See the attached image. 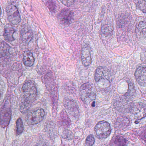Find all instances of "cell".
<instances>
[{
    "label": "cell",
    "instance_id": "6da1fadb",
    "mask_svg": "<svg viewBox=\"0 0 146 146\" xmlns=\"http://www.w3.org/2000/svg\"><path fill=\"white\" fill-rule=\"evenodd\" d=\"M79 94L81 100L84 104H89L96 98V90L93 84L86 83L80 87Z\"/></svg>",
    "mask_w": 146,
    "mask_h": 146
},
{
    "label": "cell",
    "instance_id": "7a4b0ae2",
    "mask_svg": "<svg viewBox=\"0 0 146 146\" xmlns=\"http://www.w3.org/2000/svg\"><path fill=\"white\" fill-rule=\"evenodd\" d=\"M24 96L28 102L34 101L36 96L37 92L35 84L31 81L25 82L22 88Z\"/></svg>",
    "mask_w": 146,
    "mask_h": 146
},
{
    "label": "cell",
    "instance_id": "3957f363",
    "mask_svg": "<svg viewBox=\"0 0 146 146\" xmlns=\"http://www.w3.org/2000/svg\"><path fill=\"white\" fill-rule=\"evenodd\" d=\"M95 131L98 138L105 139L110 135L111 131L110 124L106 121L98 122L95 127Z\"/></svg>",
    "mask_w": 146,
    "mask_h": 146
},
{
    "label": "cell",
    "instance_id": "277c9868",
    "mask_svg": "<svg viewBox=\"0 0 146 146\" xmlns=\"http://www.w3.org/2000/svg\"><path fill=\"white\" fill-rule=\"evenodd\" d=\"M130 112L134 118L141 119L146 116V105L141 102H135L131 105Z\"/></svg>",
    "mask_w": 146,
    "mask_h": 146
},
{
    "label": "cell",
    "instance_id": "5b68a950",
    "mask_svg": "<svg viewBox=\"0 0 146 146\" xmlns=\"http://www.w3.org/2000/svg\"><path fill=\"white\" fill-rule=\"evenodd\" d=\"M1 125L3 128L9 124L11 116V110L10 102L6 100L2 106L1 111Z\"/></svg>",
    "mask_w": 146,
    "mask_h": 146
},
{
    "label": "cell",
    "instance_id": "8992f818",
    "mask_svg": "<svg viewBox=\"0 0 146 146\" xmlns=\"http://www.w3.org/2000/svg\"><path fill=\"white\" fill-rule=\"evenodd\" d=\"M45 115V111L43 109H37L29 113L26 117V122L29 125L36 124L42 121Z\"/></svg>",
    "mask_w": 146,
    "mask_h": 146
},
{
    "label": "cell",
    "instance_id": "52a82bcc",
    "mask_svg": "<svg viewBox=\"0 0 146 146\" xmlns=\"http://www.w3.org/2000/svg\"><path fill=\"white\" fill-rule=\"evenodd\" d=\"M7 19L10 23L14 25H17L21 20L20 15L17 7L13 5H10L6 8Z\"/></svg>",
    "mask_w": 146,
    "mask_h": 146
},
{
    "label": "cell",
    "instance_id": "ba28073f",
    "mask_svg": "<svg viewBox=\"0 0 146 146\" xmlns=\"http://www.w3.org/2000/svg\"><path fill=\"white\" fill-rule=\"evenodd\" d=\"M81 60L83 65L85 67L89 66L91 64V48L87 43L84 44L82 47Z\"/></svg>",
    "mask_w": 146,
    "mask_h": 146
},
{
    "label": "cell",
    "instance_id": "9c48e42d",
    "mask_svg": "<svg viewBox=\"0 0 146 146\" xmlns=\"http://www.w3.org/2000/svg\"><path fill=\"white\" fill-rule=\"evenodd\" d=\"M63 104L70 115L74 117H78L79 113L78 107L74 101L70 99H65Z\"/></svg>",
    "mask_w": 146,
    "mask_h": 146
},
{
    "label": "cell",
    "instance_id": "30bf717a",
    "mask_svg": "<svg viewBox=\"0 0 146 146\" xmlns=\"http://www.w3.org/2000/svg\"><path fill=\"white\" fill-rule=\"evenodd\" d=\"M58 18L62 25L65 26L70 25L73 20V12L69 9H63L60 13Z\"/></svg>",
    "mask_w": 146,
    "mask_h": 146
},
{
    "label": "cell",
    "instance_id": "8fae6325",
    "mask_svg": "<svg viewBox=\"0 0 146 146\" xmlns=\"http://www.w3.org/2000/svg\"><path fill=\"white\" fill-rule=\"evenodd\" d=\"M135 34L138 40L143 43L146 44V23L139 22L135 29Z\"/></svg>",
    "mask_w": 146,
    "mask_h": 146
},
{
    "label": "cell",
    "instance_id": "7c38bea8",
    "mask_svg": "<svg viewBox=\"0 0 146 146\" xmlns=\"http://www.w3.org/2000/svg\"><path fill=\"white\" fill-rule=\"evenodd\" d=\"M135 76L137 82L141 86L146 87V67L139 66L135 71Z\"/></svg>",
    "mask_w": 146,
    "mask_h": 146
},
{
    "label": "cell",
    "instance_id": "4fadbf2b",
    "mask_svg": "<svg viewBox=\"0 0 146 146\" xmlns=\"http://www.w3.org/2000/svg\"><path fill=\"white\" fill-rule=\"evenodd\" d=\"M33 34L31 29L27 25L22 28L20 33V38L23 43L28 44L33 38Z\"/></svg>",
    "mask_w": 146,
    "mask_h": 146
},
{
    "label": "cell",
    "instance_id": "5bb4252c",
    "mask_svg": "<svg viewBox=\"0 0 146 146\" xmlns=\"http://www.w3.org/2000/svg\"><path fill=\"white\" fill-rule=\"evenodd\" d=\"M129 118L126 117H120L118 118L115 122V127L119 130L124 129L130 125Z\"/></svg>",
    "mask_w": 146,
    "mask_h": 146
},
{
    "label": "cell",
    "instance_id": "9a60e30c",
    "mask_svg": "<svg viewBox=\"0 0 146 146\" xmlns=\"http://www.w3.org/2000/svg\"><path fill=\"white\" fill-rule=\"evenodd\" d=\"M58 122L60 126L64 128H68L71 124V122L69 116L64 111H62L60 113Z\"/></svg>",
    "mask_w": 146,
    "mask_h": 146
},
{
    "label": "cell",
    "instance_id": "2e32d148",
    "mask_svg": "<svg viewBox=\"0 0 146 146\" xmlns=\"http://www.w3.org/2000/svg\"><path fill=\"white\" fill-rule=\"evenodd\" d=\"M107 70L102 66H99L96 70L94 78L96 82H100L103 79L108 80V76L107 75Z\"/></svg>",
    "mask_w": 146,
    "mask_h": 146
},
{
    "label": "cell",
    "instance_id": "e0dca14e",
    "mask_svg": "<svg viewBox=\"0 0 146 146\" xmlns=\"http://www.w3.org/2000/svg\"><path fill=\"white\" fill-rule=\"evenodd\" d=\"M23 63L25 65L28 67H31L35 63V58L31 52L26 51L23 54Z\"/></svg>",
    "mask_w": 146,
    "mask_h": 146
},
{
    "label": "cell",
    "instance_id": "ac0fdd59",
    "mask_svg": "<svg viewBox=\"0 0 146 146\" xmlns=\"http://www.w3.org/2000/svg\"><path fill=\"white\" fill-rule=\"evenodd\" d=\"M15 32L14 28L10 25H7L5 28L4 36L5 40L9 42L14 40L13 35Z\"/></svg>",
    "mask_w": 146,
    "mask_h": 146
},
{
    "label": "cell",
    "instance_id": "d6986e66",
    "mask_svg": "<svg viewBox=\"0 0 146 146\" xmlns=\"http://www.w3.org/2000/svg\"><path fill=\"white\" fill-rule=\"evenodd\" d=\"M127 142L125 138L122 136H116L111 142V145L115 146H123L126 145Z\"/></svg>",
    "mask_w": 146,
    "mask_h": 146
},
{
    "label": "cell",
    "instance_id": "ffe728a7",
    "mask_svg": "<svg viewBox=\"0 0 146 146\" xmlns=\"http://www.w3.org/2000/svg\"><path fill=\"white\" fill-rule=\"evenodd\" d=\"M113 31V28L111 25L103 24L101 27L102 33L106 36H111Z\"/></svg>",
    "mask_w": 146,
    "mask_h": 146
},
{
    "label": "cell",
    "instance_id": "44dd1931",
    "mask_svg": "<svg viewBox=\"0 0 146 146\" xmlns=\"http://www.w3.org/2000/svg\"><path fill=\"white\" fill-rule=\"evenodd\" d=\"M17 125V133L18 135H20L24 130L23 123L22 119L19 118L16 123Z\"/></svg>",
    "mask_w": 146,
    "mask_h": 146
},
{
    "label": "cell",
    "instance_id": "7402d4cb",
    "mask_svg": "<svg viewBox=\"0 0 146 146\" xmlns=\"http://www.w3.org/2000/svg\"><path fill=\"white\" fill-rule=\"evenodd\" d=\"M137 7L143 12L146 13V1L145 0H137L136 4Z\"/></svg>",
    "mask_w": 146,
    "mask_h": 146
},
{
    "label": "cell",
    "instance_id": "603a6c76",
    "mask_svg": "<svg viewBox=\"0 0 146 146\" xmlns=\"http://www.w3.org/2000/svg\"><path fill=\"white\" fill-rule=\"evenodd\" d=\"M62 137L64 139L67 140H72L74 137V136L72 132L68 129H65L64 131L62 133Z\"/></svg>",
    "mask_w": 146,
    "mask_h": 146
},
{
    "label": "cell",
    "instance_id": "cb8c5ba5",
    "mask_svg": "<svg viewBox=\"0 0 146 146\" xmlns=\"http://www.w3.org/2000/svg\"><path fill=\"white\" fill-rule=\"evenodd\" d=\"M46 5L50 11L52 12H54L57 8L56 4L54 0H48Z\"/></svg>",
    "mask_w": 146,
    "mask_h": 146
},
{
    "label": "cell",
    "instance_id": "d4e9b609",
    "mask_svg": "<svg viewBox=\"0 0 146 146\" xmlns=\"http://www.w3.org/2000/svg\"><path fill=\"white\" fill-rule=\"evenodd\" d=\"M9 46L5 42H2L1 44V55L3 54V56L6 55L9 52Z\"/></svg>",
    "mask_w": 146,
    "mask_h": 146
},
{
    "label": "cell",
    "instance_id": "484cf974",
    "mask_svg": "<svg viewBox=\"0 0 146 146\" xmlns=\"http://www.w3.org/2000/svg\"><path fill=\"white\" fill-rule=\"evenodd\" d=\"M86 145L88 146H92L94 145L95 142V139L94 136L92 135H90L87 137L86 138Z\"/></svg>",
    "mask_w": 146,
    "mask_h": 146
},
{
    "label": "cell",
    "instance_id": "4316f807",
    "mask_svg": "<svg viewBox=\"0 0 146 146\" xmlns=\"http://www.w3.org/2000/svg\"><path fill=\"white\" fill-rule=\"evenodd\" d=\"M62 4L67 7H70L73 5L76 0H60Z\"/></svg>",
    "mask_w": 146,
    "mask_h": 146
},
{
    "label": "cell",
    "instance_id": "83f0119b",
    "mask_svg": "<svg viewBox=\"0 0 146 146\" xmlns=\"http://www.w3.org/2000/svg\"><path fill=\"white\" fill-rule=\"evenodd\" d=\"M140 57H141V60L143 62L146 63V49L141 52Z\"/></svg>",
    "mask_w": 146,
    "mask_h": 146
},
{
    "label": "cell",
    "instance_id": "f1b7e54d",
    "mask_svg": "<svg viewBox=\"0 0 146 146\" xmlns=\"http://www.w3.org/2000/svg\"><path fill=\"white\" fill-rule=\"evenodd\" d=\"M141 137L145 141V142L146 143V130L143 131L142 133L141 134Z\"/></svg>",
    "mask_w": 146,
    "mask_h": 146
}]
</instances>
